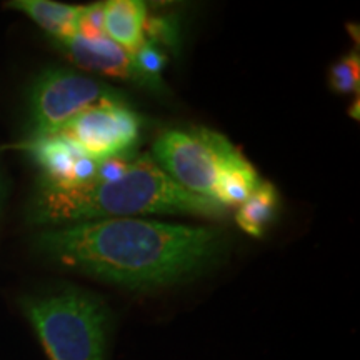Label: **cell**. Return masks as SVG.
Masks as SVG:
<instances>
[{"instance_id": "cell-16", "label": "cell", "mask_w": 360, "mask_h": 360, "mask_svg": "<svg viewBox=\"0 0 360 360\" xmlns=\"http://www.w3.org/2000/svg\"><path fill=\"white\" fill-rule=\"evenodd\" d=\"M130 160L132 159H122V157H110V159L101 160L96 180L97 182H110V180L120 179L129 170Z\"/></svg>"}, {"instance_id": "cell-5", "label": "cell", "mask_w": 360, "mask_h": 360, "mask_svg": "<svg viewBox=\"0 0 360 360\" xmlns=\"http://www.w3.org/2000/svg\"><path fill=\"white\" fill-rule=\"evenodd\" d=\"M29 101L30 137L58 134L74 117L96 105L127 103L124 94L109 84L62 67L44 70L35 79Z\"/></svg>"}, {"instance_id": "cell-7", "label": "cell", "mask_w": 360, "mask_h": 360, "mask_svg": "<svg viewBox=\"0 0 360 360\" xmlns=\"http://www.w3.org/2000/svg\"><path fill=\"white\" fill-rule=\"evenodd\" d=\"M22 148L37 165V186L70 188L87 186L96 180L101 160L85 155L64 135L53 134L30 137Z\"/></svg>"}, {"instance_id": "cell-2", "label": "cell", "mask_w": 360, "mask_h": 360, "mask_svg": "<svg viewBox=\"0 0 360 360\" xmlns=\"http://www.w3.org/2000/svg\"><path fill=\"white\" fill-rule=\"evenodd\" d=\"M150 214L220 219L227 209L180 187L150 155L130 160L127 172L110 182L94 180L70 188L37 186L29 205L30 222L39 225H74Z\"/></svg>"}, {"instance_id": "cell-12", "label": "cell", "mask_w": 360, "mask_h": 360, "mask_svg": "<svg viewBox=\"0 0 360 360\" xmlns=\"http://www.w3.org/2000/svg\"><path fill=\"white\" fill-rule=\"evenodd\" d=\"M278 195L270 182L260 180L254 192L237 207L236 222L252 237H262L267 225L276 217Z\"/></svg>"}, {"instance_id": "cell-9", "label": "cell", "mask_w": 360, "mask_h": 360, "mask_svg": "<svg viewBox=\"0 0 360 360\" xmlns=\"http://www.w3.org/2000/svg\"><path fill=\"white\" fill-rule=\"evenodd\" d=\"M147 7L137 0L105 2V35L120 47L135 52L143 44Z\"/></svg>"}, {"instance_id": "cell-6", "label": "cell", "mask_w": 360, "mask_h": 360, "mask_svg": "<svg viewBox=\"0 0 360 360\" xmlns=\"http://www.w3.org/2000/svg\"><path fill=\"white\" fill-rule=\"evenodd\" d=\"M142 119L127 103H102L67 122L60 135L96 160L130 159L141 142Z\"/></svg>"}, {"instance_id": "cell-13", "label": "cell", "mask_w": 360, "mask_h": 360, "mask_svg": "<svg viewBox=\"0 0 360 360\" xmlns=\"http://www.w3.org/2000/svg\"><path fill=\"white\" fill-rule=\"evenodd\" d=\"M328 84L339 94L359 92L360 84V57L357 51L349 52L330 67Z\"/></svg>"}, {"instance_id": "cell-10", "label": "cell", "mask_w": 360, "mask_h": 360, "mask_svg": "<svg viewBox=\"0 0 360 360\" xmlns=\"http://www.w3.org/2000/svg\"><path fill=\"white\" fill-rule=\"evenodd\" d=\"M8 7L24 12L35 24L51 34L56 42L77 35V22L80 7L52 0H15Z\"/></svg>"}, {"instance_id": "cell-4", "label": "cell", "mask_w": 360, "mask_h": 360, "mask_svg": "<svg viewBox=\"0 0 360 360\" xmlns=\"http://www.w3.org/2000/svg\"><path fill=\"white\" fill-rule=\"evenodd\" d=\"M238 148L207 127L167 129L154 143V162L180 187L214 200L215 184L224 165Z\"/></svg>"}, {"instance_id": "cell-14", "label": "cell", "mask_w": 360, "mask_h": 360, "mask_svg": "<svg viewBox=\"0 0 360 360\" xmlns=\"http://www.w3.org/2000/svg\"><path fill=\"white\" fill-rule=\"evenodd\" d=\"M77 35L84 39L105 37V4L80 7Z\"/></svg>"}, {"instance_id": "cell-11", "label": "cell", "mask_w": 360, "mask_h": 360, "mask_svg": "<svg viewBox=\"0 0 360 360\" xmlns=\"http://www.w3.org/2000/svg\"><path fill=\"white\" fill-rule=\"evenodd\" d=\"M259 184L260 177L257 170L252 167L250 162L238 150L220 170L215 184L214 200L225 209L238 207L257 188Z\"/></svg>"}, {"instance_id": "cell-15", "label": "cell", "mask_w": 360, "mask_h": 360, "mask_svg": "<svg viewBox=\"0 0 360 360\" xmlns=\"http://www.w3.org/2000/svg\"><path fill=\"white\" fill-rule=\"evenodd\" d=\"M134 56L139 67L147 75L154 79H160V72L164 70L165 64H167V57L157 47V44L150 42V40H143V44L134 52Z\"/></svg>"}, {"instance_id": "cell-8", "label": "cell", "mask_w": 360, "mask_h": 360, "mask_svg": "<svg viewBox=\"0 0 360 360\" xmlns=\"http://www.w3.org/2000/svg\"><path fill=\"white\" fill-rule=\"evenodd\" d=\"M57 45L72 58V62L85 70L110 75L154 94L167 92L164 80L147 75L139 67L134 53L120 47L107 35L101 39H84L80 35H74L70 39L58 40Z\"/></svg>"}, {"instance_id": "cell-3", "label": "cell", "mask_w": 360, "mask_h": 360, "mask_svg": "<svg viewBox=\"0 0 360 360\" xmlns=\"http://www.w3.org/2000/svg\"><path fill=\"white\" fill-rule=\"evenodd\" d=\"M20 307L49 360H109L114 315L101 297L62 287L25 297Z\"/></svg>"}, {"instance_id": "cell-1", "label": "cell", "mask_w": 360, "mask_h": 360, "mask_svg": "<svg viewBox=\"0 0 360 360\" xmlns=\"http://www.w3.org/2000/svg\"><path fill=\"white\" fill-rule=\"evenodd\" d=\"M37 249L58 265L129 290L192 281L227 249L224 232L146 219L92 220L42 232Z\"/></svg>"}]
</instances>
